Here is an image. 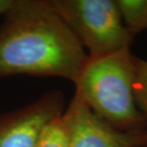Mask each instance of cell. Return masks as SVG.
I'll list each match as a JSON object with an SVG mask.
<instances>
[{
	"label": "cell",
	"instance_id": "obj_1",
	"mask_svg": "<svg viewBox=\"0 0 147 147\" xmlns=\"http://www.w3.org/2000/svg\"><path fill=\"white\" fill-rule=\"evenodd\" d=\"M0 24V78L57 76L76 81L88 55L50 0H13Z\"/></svg>",
	"mask_w": 147,
	"mask_h": 147
},
{
	"label": "cell",
	"instance_id": "obj_2",
	"mask_svg": "<svg viewBox=\"0 0 147 147\" xmlns=\"http://www.w3.org/2000/svg\"><path fill=\"white\" fill-rule=\"evenodd\" d=\"M134 55L127 48L101 57H88L74 82L76 94L94 114L121 132L146 130L134 93Z\"/></svg>",
	"mask_w": 147,
	"mask_h": 147
},
{
	"label": "cell",
	"instance_id": "obj_3",
	"mask_svg": "<svg viewBox=\"0 0 147 147\" xmlns=\"http://www.w3.org/2000/svg\"><path fill=\"white\" fill-rule=\"evenodd\" d=\"M83 48L96 58L130 48L134 36L123 24L113 0H50Z\"/></svg>",
	"mask_w": 147,
	"mask_h": 147
},
{
	"label": "cell",
	"instance_id": "obj_4",
	"mask_svg": "<svg viewBox=\"0 0 147 147\" xmlns=\"http://www.w3.org/2000/svg\"><path fill=\"white\" fill-rule=\"evenodd\" d=\"M63 109V94L55 89L24 107L1 115L0 147H36L45 127L60 117Z\"/></svg>",
	"mask_w": 147,
	"mask_h": 147
},
{
	"label": "cell",
	"instance_id": "obj_5",
	"mask_svg": "<svg viewBox=\"0 0 147 147\" xmlns=\"http://www.w3.org/2000/svg\"><path fill=\"white\" fill-rule=\"evenodd\" d=\"M69 147H145L146 132H121L93 113L75 93L62 115Z\"/></svg>",
	"mask_w": 147,
	"mask_h": 147
},
{
	"label": "cell",
	"instance_id": "obj_6",
	"mask_svg": "<svg viewBox=\"0 0 147 147\" xmlns=\"http://www.w3.org/2000/svg\"><path fill=\"white\" fill-rule=\"evenodd\" d=\"M116 4L123 24L132 36L147 29V0H117Z\"/></svg>",
	"mask_w": 147,
	"mask_h": 147
},
{
	"label": "cell",
	"instance_id": "obj_7",
	"mask_svg": "<svg viewBox=\"0 0 147 147\" xmlns=\"http://www.w3.org/2000/svg\"><path fill=\"white\" fill-rule=\"evenodd\" d=\"M62 115L48 123L41 134L36 147H69L68 130Z\"/></svg>",
	"mask_w": 147,
	"mask_h": 147
},
{
	"label": "cell",
	"instance_id": "obj_8",
	"mask_svg": "<svg viewBox=\"0 0 147 147\" xmlns=\"http://www.w3.org/2000/svg\"><path fill=\"white\" fill-rule=\"evenodd\" d=\"M136 79L134 83V93L138 107L146 120L147 136V60L134 57ZM145 147H147V142Z\"/></svg>",
	"mask_w": 147,
	"mask_h": 147
},
{
	"label": "cell",
	"instance_id": "obj_9",
	"mask_svg": "<svg viewBox=\"0 0 147 147\" xmlns=\"http://www.w3.org/2000/svg\"><path fill=\"white\" fill-rule=\"evenodd\" d=\"M13 0H0V16H2L13 4Z\"/></svg>",
	"mask_w": 147,
	"mask_h": 147
}]
</instances>
